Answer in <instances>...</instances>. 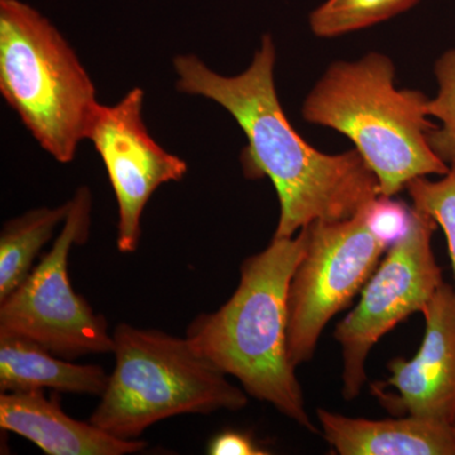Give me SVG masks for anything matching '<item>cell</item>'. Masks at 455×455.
Masks as SVG:
<instances>
[{
    "mask_svg": "<svg viewBox=\"0 0 455 455\" xmlns=\"http://www.w3.org/2000/svg\"><path fill=\"white\" fill-rule=\"evenodd\" d=\"M206 451L211 455H267L269 451L260 448L256 440L242 431L226 430L209 442Z\"/></svg>",
    "mask_w": 455,
    "mask_h": 455,
    "instance_id": "cell-19",
    "label": "cell"
},
{
    "mask_svg": "<svg viewBox=\"0 0 455 455\" xmlns=\"http://www.w3.org/2000/svg\"><path fill=\"white\" fill-rule=\"evenodd\" d=\"M320 433L340 455H455L453 424L416 416L370 420L316 410Z\"/></svg>",
    "mask_w": 455,
    "mask_h": 455,
    "instance_id": "cell-12",
    "label": "cell"
},
{
    "mask_svg": "<svg viewBox=\"0 0 455 455\" xmlns=\"http://www.w3.org/2000/svg\"><path fill=\"white\" fill-rule=\"evenodd\" d=\"M0 92L38 145L68 164L88 140L97 89L49 18L20 0H0Z\"/></svg>",
    "mask_w": 455,
    "mask_h": 455,
    "instance_id": "cell-5",
    "label": "cell"
},
{
    "mask_svg": "<svg viewBox=\"0 0 455 455\" xmlns=\"http://www.w3.org/2000/svg\"><path fill=\"white\" fill-rule=\"evenodd\" d=\"M364 209L350 220L309 226L287 295V349L295 368L313 359L325 326L362 292L387 252L368 229Z\"/></svg>",
    "mask_w": 455,
    "mask_h": 455,
    "instance_id": "cell-7",
    "label": "cell"
},
{
    "mask_svg": "<svg viewBox=\"0 0 455 455\" xmlns=\"http://www.w3.org/2000/svg\"><path fill=\"white\" fill-rule=\"evenodd\" d=\"M412 208L429 215L444 230L454 275L455 291V161L440 180L416 178L406 187Z\"/></svg>",
    "mask_w": 455,
    "mask_h": 455,
    "instance_id": "cell-17",
    "label": "cell"
},
{
    "mask_svg": "<svg viewBox=\"0 0 455 455\" xmlns=\"http://www.w3.org/2000/svg\"><path fill=\"white\" fill-rule=\"evenodd\" d=\"M436 221L414 208L405 238L388 248L362 290L361 300L338 323L334 338L343 355V397L355 400L367 382L366 361L379 340L415 313H421L443 281L433 252Z\"/></svg>",
    "mask_w": 455,
    "mask_h": 455,
    "instance_id": "cell-8",
    "label": "cell"
},
{
    "mask_svg": "<svg viewBox=\"0 0 455 455\" xmlns=\"http://www.w3.org/2000/svg\"><path fill=\"white\" fill-rule=\"evenodd\" d=\"M394 61L368 52L355 61H335L302 103L310 124L331 128L348 137L379 180L381 196H397L409 182L449 171L434 152L429 133V97L397 89Z\"/></svg>",
    "mask_w": 455,
    "mask_h": 455,
    "instance_id": "cell-3",
    "label": "cell"
},
{
    "mask_svg": "<svg viewBox=\"0 0 455 455\" xmlns=\"http://www.w3.org/2000/svg\"><path fill=\"white\" fill-rule=\"evenodd\" d=\"M438 92L427 103L429 116L440 124L429 133L431 148L445 164L455 161V49L443 52L434 65Z\"/></svg>",
    "mask_w": 455,
    "mask_h": 455,
    "instance_id": "cell-16",
    "label": "cell"
},
{
    "mask_svg": "<svg viewBox=\"0 0 455 455\" xmlns=\"http://www.w3.org/2000/svg\"><path fill=\"white\" fill-rule=\"evenodd\" d=\"M68 202L56 208L41 206L5 221L0 233V301L7 299L31 274L42 248L56 227L64 223Z\"/></svg>",
    "mask_w": 455,
    "mask_h": 455,
    "instance_id": "cell-14",
    "label": "cell"
},
{
    "mask_svg": "<svg viewBox=\"0 0 455 455\" xmlns=\"http://www.w3.org/2000/svg\"><path fill=\"white\" fill-rule=\"evenodd\" d=\"M116 366L89 421L116 438L137 439L173 416L239 411L243 388L203 357L188 338L122 323L113 331Z\"/></svg>",
    "mask_w": 455,
    "mask_h": 455,
    "instance_id": "cell-4",
    "label": "cell"
},
{
    "mask_svg": "<svg viewBox=\"0 0 455 455\" xmlns=\"http://www.w3.org/2000/svg\"><path fill=\"white\" fill-rule=\"evenodd\" d=\"M176 89L227 110L247 137L241 163L248 179L268 178L280 218L275 238H291L314 221L350 220L379 196V180L357 149L328 155L309 145L287 119L276 85V47L266 35L243 73L224 76L199 57L173 59Z\"/></svg>",
    "mask_w": 455,
    "mask_h": 455,
    "instance_id": "cell-1",
    "label": "cell"
},
{
    "mask_svg": "<svg viewBox=\"0 0 455 455\" xmlns=\"http://www.w3.org/2000/svg\"><path fill=\"white\" fill-rule=\"evenodd\" d=\"M309 243V226L291 238H272L262 252L243 260L229 300L188 325V340L248 396L271 403L305 430L319 434L287 349V295Z\"/></svg>",
    "mask_w": 455,
    "mask_h": 455,
    "instance_id": "cell-2",
    "label": "cell"
},
{
    "mask_svg": "<svg viewBox=\"0 0 455 455\" xmlns=\"http://www.w3.org/2000/svg\"><path fill=\"white\" fill-rule=\"evenodd\" d=\"M423 343L414 357L388 363L386 382L372 392L391 415L455 423V291L443 283L421 311Z\"/></svg>",
    "mask_w": 455,
    "mask_h": 455,
    "instance_id": "cell-10",
    "label": "cell"
},
{
    "mask_svg": "<svg viewBox=\"0 0 455 455\" xmlns=\"http://www.w3.org/2000/svg\"><path fill=\"white\" fill-rule=\"evenodd\" d=\"M0 427L22 436L49 455H125L147 443L110 435L94 424L75 420L62 411L59 398L44 390L2 392Z\"/></svg>",
    "mask_w": 455,
    "mask_h": 455,
    "instance_id": "cell-11",
    "label": "cell"
},
{
    "mask_svg": "<svg viewBox=\"0 0 455 455\" xmlns=\"http://www.w3.org/2000/svg\"><path fill=\"white\" fill-rule=\"evenodd\" d=\"M143 101L145 92L134 88L113 106L99 104L88 134L116 196V247L122 253L139 250L140 220L155 191L188 172L182 158L152 139L143 121Z\"/></svg>",
    "mask_w": 455,
    "mask_h": 455,
    "instance_id": "cell-9",
    "label": "cell"
},
{
    "mask_svg": "<svg viewBox=\"0 0 455 455\" xmlns=\"http://www.w3.org/2000/svg\"><path fill=\"white\" fill-rule=\"evenodd\" d=\"M419 0H326L311 12V32L320 38H334L368 28L398 16Z\"/></svg>",
    "mask_w": 455,
    "mask_h": 455,
    "instance_id": "cell-15",
    "label": "cell"
},
{
    "mask_svg": "<svg viewBox=\"0 0 455 455\" xmlns=\"http://www.w3.org/2000/svg\"><path fill=\"white\" fill-rule=\"evenodd\" d=\"M371 233L390 248L405 238L414 221V208L391 196H377L364 209Z\"/></svg>",
    "mask_w": 455,
    "mask_h": 455,
    "instance_id": "cell-18",
    "label": "cell"
},
{
    "mask_svg": "<svg viewBox=\"0 0 455 455\" xmlns=\"http://www.w3.org/2000/svg\"><path fill=\"white\" fill-rule=\"evenodd\" d=\"M454 429H455V423L453 424Z\"/></svg>",
    "mask_w": 455,
    "mask_h": 455,
    "instance_id": "cell-20",
    "label": "cell"
},
{
    "mask_svg": "<svg viewBox=\"0 0 455 455\" xmlns=\"http://www.w3.org/2000/svg\"><path fill=\"white\" fill-rule=\"evenodd\" d=\"M109 374L97 364L73 363L35 341L0 335V392L51 390L100 397Z\"/></svg>",
    "mask_w": 455,
    "mask_h": 455,
    "instance_id": "cell-13",
    "label": "cell"
},
{
    "mask_svg": "<svg viewBox=\"0 0 455 455\" xmlns=\"http://www.w3.org/2000/svg\"><path fill=\"white\" fill-rule=\"evenodd\" d=\"M92 208V191L80 187L68 200L64 226L49 252L23 283L0 301V335L35 341L70 361L113 353V333L106 317L75 292L68 277V254L73 245L88 242Z\"/></svg>",
    "mask_w": 455,
    "mask_h": 455,
    "instance_id": "cell-6",
    "label": "cell"
}]
</instances>
